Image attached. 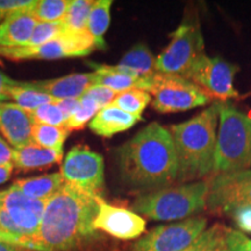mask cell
Segmentation results:
<instances>
[{"label": "cell", "instance_id": "cell-11", "mask_svg": "<svg viewBox=\"0 0 251 251\" xmlns=\"http://www.w3.org/2000/svg\"><path fill=\"white\" fill-rule=\"evenodd\" d=\"M65 183L76 185L93 197H101L105 187V163L101 155L87 147L76 146L67 153L61 166Z\"/></svg>", "mask_w": 251, "mask_h": 251}, {"label": "cell", "instance_id": "cell-3", "mask_svg": "<svg viewBox=\"0 0 251 251\" xmlns=\"http://www.w3.org/2000/svg\"><path fill=\"white\" fill-rule=\"evenodd\" d=\"M218 126L219 101H214L190 120L169 128L177 156V183H192L214 172Z\"/></svg>", "mask_w": 251, "mask_h": 251}, {"label": "cell", "instance_id": "cell-42", "mask_svg": "<svg viewBox=\"0 0 251 251\" xmlns=\"http://www.w3.org/2000/svg\"><path fill=\"white\" fill-rule=\"evenodd\" d=\"M13 165L1 166L0 165V184H4L11 178L12 172H13Z\"/></svg>", "mask_w": 251, "mask_h": 251}, {"label": "cell", "instance_id": "cell-37", "mask_svg": "<svg viewBox=\"0 0 251 251\" xmlns=\"http://www.w3.org/2000/svg\"><path fill=\"white\" fill-rule=\"evenodd\" d=\"M0 241H1V242L20 247V248H23V249L37 251V247L33 240H29V238H25L21 236H17V235L8 234V233H6V231L1 230V229H0Z\"/></svg>", "mask_w": 251, "mask_h": 251}, {"label": "cell", "instance_id": "cell-6", "mask_svg": "<svg viewBox=\"0 0 251 251\" xmlns=\"http://www.w3.org/2000/svg\"><path fill=\"white\" fill-rule=\"evenodd\" d=\"M169 46L156 57V71L184 77L198 59L205 55V40L197 19L186 20L170 35Z\"/></svg>", "mask_w": 251, "mask_h": 251}, {"label": "cell", "instance_id": "cell-43", "mask_svg": "<svg viewBox=\"0 0 251 251\" xmlns=\"http://www.w3.org/2000/svg\"><path fill=\"white\" fill-rule=\"evenodd\" d=\"M0 251H25L23 248L13 246V244L5 243L0 241Z\"/></svg>", "mask_w": 251, "mask_h": 251}, {"label": "cell", "instance_id": "cell-12", "mask_svg": "<svg viewBox=\"0 0 251 251\" xmlns=\"http://www.w3.org/2000/svg\"><path fill=\"white\" fill-rule=\"evenodd\" d=\"M209 183L207 208L230 214L251 206V169L216 174Z\"/></svg>", "mask_w": 251, "mask_h": 251}, {"label": "cell", "instance_id": "cell-18", "mask_svg": "<svg viewBox=\"0 0 251 251\" xmlns=\"http://www.w3.org/2000/svg\"><path fill=\"white\" fill-rule=\"evenodd\" d=\"M112 70L136 78H151L157 74L156 58L144 43H137L120 59Z\"/></svg>", "mask_w": 251, "mask_h": 251}, {"label": "cell", "instance_id": "cell-27", "mask_svg": "<svg viewBox=\"0 0 251 251\" xmlns=\"http://www.w3.org/2000/svg\"><path fill=\"white\" fill-rule=\"evenodd\" d=\"M93 4L94 1L92 0H71L67 14L61 20L65 31H72V33L86 31L87 20Z\"/></svg>", "mask_w": 251, "mask_h": 251}, {"label": "cell", "instance_id": "cell-2", "mask_svg": "<svg viewBox=\"0 0 251 251\" xmlns=\"http://www.w3.org/2000/svg\"><path fill=\"white\" fill-rule=\"evenodd\" d=\"M117 157L121 179L129 187L149 192L177 183L174 140L158 122L137 131L117 150Z\"/></svg>", "mask_w": 251, "mask_h": 251}, {"label": "cell", "instance_id": "cell-22", "mask_svg": "<svg viewBox=\"0 0 251 251\" xmlns=\"http://www.w3.org/2000/svg\"><path fill=\"white\" fill-rule=\"evenodd\" d=\"M65 181L61 172L42 175L39 177L21 178L12 184L11 187L20 191L25 196L36 200H48L63 186Z\"/></svg>", "mask_w": 251, "mask_h": 251}, {"label": "cell", "instance_id": "cell-44", "mask_svg": "<svg viewBox=\"0 0 251 251\" xmlns=\"http://www.w3.org/2000/svg\"><path fill=\"white\" fill-rule=\"evenodd\" d=\"M111 251H119V250H118V249H115V248H114V249H112Z\"/></svg>", "mask_w": 251, "mask_h": 251}, {"label": "cell", "instance_id": "cell-41", "mask_svg": "<svg viewBox=\"0 0 251 251\" xmlns=\"http://www.w3.org/2000/svg\"><path fill=\"white\" fill-rule=\"evenodd\" d=\"M0 165H13V148L0 136Z\"/></svg>", "mask_w": 251, "mask_h": 251}, {"label": "cell", "instance_id": "cell-21", "mask_svg": "<svg viewBox=\"0 0 251 251\" xmlns=\"http://www.w3.org/2000/svg\"><path fill=\"white\" fill-rule=\"evenodd\" d=\"M90 67L93 68L96 72V79H94V85H100L108 87L115 92L121 93L125 91L139 89L149 92L150 87L152 85L153 77L151 78H136L128 75L120 74L112 70L109 65L103 64H94L90 63Z\"/></svg>", "mask_w": 251, "mask_h": 251}, {"label": "cell", "instance_id": "cell-28", "mask_svg": "<svg viewBox=\"0 0 251 251\" xmlns=\"http://www.w3.org/2000/svg\"><path fill=\"white\" fill-rule=\"evenodd\" d=\"M9 98L13 100L15 105L21 107L28 113L35 111L40 106L54 102L55 98L33 89H26L23 86H14L8 90Z\"/></svg>", "mask_w": 251, "mask_h": 251}, {"label": "cell", "instance_id": "cell-26", "mask_svg": "<svg viewBox=\"0 0 251 251\" xmlns=\"http://www.w3.org/2000/svg\"><path fill=\"white\" fill-rule=\"evenodd\" d=\"M150 101H151L150 93L143 90L133 89L119 93L112 101L111 106H114L141 120L142 113Z\"/></svg>", "mask_w": 251, "mask_h": 251}, {"label": "cell", "instance_id": "cell-23", "mask_svg": "<svg viewBox=\"0 0 251 251\" xmlns=\"http://www.w3.org/2000/svg\"><path fill=\"white\" fill-rule=\"evenodd\" d=\"M112 0H97L91 8L86 31L96 41L97 48L105 49V34L111 24Z\"/></svg>", "mask_w": 251, "mask_h": 251}, {"label": "cell", "instance_id": "cell-35", "mask_svg": "<svg viewBox=\"0 0 251 251\" xmlns=\"http://www.w3.org/2000/svg\"><path fill=\"white\" fill-rule=\"evenodd\" d=\"M227 242L230 251H251V238L240 230L228 229Z\"/></svg>", "mask_w": 251, "mask_h": 251}, {"label": "cell", "instance_id": "cell-7", "mask_svg": "<svg viewBox=\"0 0 251 251\" xmlns=\"http://www.w3.org/2000/svg\"><path fill=\"white\" fill-rule=\"evenodd\" d=\"M151 105L159 113H175L211 103L212 100L192 81L181 76L155 75L149 92Z\"/></svg>", "mask_w": 251, "mask_h": 251}, {"label": "cell", "instance_id": "cell-17", "mask_svg": "<svg viewBox=\"0 0 251 251\" xmlns=\"http://www.w3.org/2000/svg\"><path fill=\"white\" fill-rule=\"evenodd\" d=\"M33 7L19 11L0 24V47L4 48L27 47L34 28L39 23L31 13Z\"/></svg>", "mask_w": 251, "mask_h": 251}, {"label": "cell", "instance_id": "cell-31", "mask_svg": "<svg viewBox=\"0 0 251 251\" xmlns=\"http://www.w3.org/2000/svg\"><path fill=\"white\" fill-rule=\"evenodd\" d=\"M29 115L33 125L40 124L65 127V124H67V118H65L64 113L56 105L55 101L40 106L35 111L29 112Z\"/></svg>", "mask_w": 251, "mask_h": 251}, {"label": "cell", "instance_id": "cell-40", "mask_svg": "<svg viewBox=\"0 0 251 251\" xmlns=\"http://www.w3.org/2000/svg\"><path fill=\"white\" fill-rule=\"evenodd\" d=\"M14 86H19V81L12 79L0 71V102H6L8 99H11L8 90Z\"/></svg>", "mask_w": 251, "mask_h": 251}, {"label": "cell", "instance_id": "cell-19", "mask_svg": "<svg viewBox=\"0 0 251 251\" xmlns=\"http://www.w3.org/2000/svg\"><path fill=\"white\" fill-rule=\"evenodd\" d=\"M140 119L128 114L114 106H106L90 121V129L102 137H112L115 134L130 129Z\"/></svg>", "mask_w": 251, "mask_h": 251}, {"label": "cell", "instance_id": "cell-45", "mask_svg": "<svg viewBox=\"0 0 251 251\" xmlns=\"http://www.w3.org/2000/svg\"><path fill=\"white\" fill-rule=\"evenodd\" d=\"M0 65H2V62H1V59H0Z\"/></svg>", "mask_w": 251, "mask_h": 251}, {"label": "cell", "instance_id": "cell-10", "mask_svg": "<svg viewBox=\"0 0 251 251\" xmlns=\"http://www.w3.org/2000/svg\"><path fill=\"white\" fill-rule=\"evenodd\" d=\"M207 229V219L192 216L151 229L130 247V251H183Z\"/></svg>", "mask_w": 251, "mask_h": 251}, {"label": "cell", "instance_id": "cell-14", "mask_svg": "<svg viewBox=\"0 0 251 251\" xmlns=\"http://www.w3.org/2000/svg\"><path fill=\"white\" fill-rule=\"evenodd\" d=\"M47 200L31 199L9 187L0 191V206L11 216L25 237L34 241L39 231Z\"/></svg>", "mask_w": 251, "mask_h": 251}, {"label": "cell", "instance_id": "cell-32", "mask_svg": "<svg viewBox=\"0 0 251 251\" xmlns=\"http://www.w3.org/2000/svg\"><path fill=\"white\" fill-rule=\"evenodd\" d=\"M65 29L62 21H55V23H41V21H39L35 28H34V31L31 34V37L27 47H36L43 45V43L49 42V41L62 35Z\"/></svg>", "mask_w": 251, "mask_h": 251}, {"label": "cell", "instance_id": "cell-15", "mask_svg": "<svg viewBox=\"0 0 251 251\" xmlns=\"http://www.w3.org/2000/svg\"><path fill=\"white\" fill-rule=\"evenodd\" d=\"M94 79H96V72H86V74H71L55 79L19 81V86L39 91L55 99H79L85 94L89 87L94 85Z\"/></svg>", "mask_w": 251, "mask_h": 251}, {"label": "cell", "instance_id": "cell-8", "mask_svg": "<svg viewBox=\"0 0 251 251\" xmlns=\"http://www.w3.org/2000/svg\"><path fill=\"white\" fill-rule=\"evenodd\" d=\"M97 48L96 41L87 31L72 33L64 31L62 35L36 47H18L4 48L0 47V57L12 61H31V59H51L83 57L90 55Z\"/></svg>", "mask_w": 251, "mask_h": 251}, {"label": "cell", "instance_id": "cell-4", "mask_svg": "<svg viewBox=\"0 0 251 251\" xmlns=\"http://www.w3.org/2000/svg\"><path fill=\"white\" fill-rule=\"evenodd\" d=\"M208 181H192L140 194L131 211L155 221H175L192 218L207 208Z\"/></svg>", "mask_w": 251, "mask_h": 251}, {"label": "cell", "instance_id": "cell-5", "mask_svg": "<svg viewBox=\"0 0 251 251\" xmlns=\"http://www.w3.org/2000/svg\"><path fill=\"white\" fill-rule=\"evenodd\" d=\"M251 169V117L231 102L219 101L214 172Z\"/></svg>", "mask_w": 251, "mask_h": 251}, {"label": "cell", "instance_id": "cell-29", "mask_svg": "<svg viewBox=\"0 0 251 251\" xmlns=\"http://www.w3.org/2000/svg\"><path fill=\"white\" fill-rule=\"evenodd\" d=\"M71 0H36L31 13L41 23L61 21L67 14Z\"/></svg>", "mask_w": 251, "mask_h": 251}, {"label": "cell", "instance_id": "cell-20", "mask_svg": "<svg viewBox=\"0 0 251 251\" xmlns=\"http://www.w3.org/2000/svg\"><path fill=\"white\" fill-rule=\"evenodd\" d=\"M63 155V149H46L30 143L13 148V166L21 171L36 170L62 162Z\"/></svg>", "mask_w": 251, "mask_h": 251}, {"label": "cell", "instance_id": "cell-9", "mask_svg": "<svg viewBox=\"0 0 251 251\" xmlns=\"http://www.w3.org/2000/svg\"><path fill=\"white\" fill-rule=\"evenodd\" d=\"M237 70L233 63L205 54L194 63L184 78L192 81L211 100L225 102L240 97L234 85Z\"/></svg>", "mask_w": 251, "mask_h": 251}, {"label": "cell", "instance_id": "cell-1", "mask_svg": "<svg viewBox=\"0 0 251 251\" xmlns=\"http://www.w3.org/2000/svg\"><path fill=\"white\" fill-rule=\"evenodd\" d=\"M76 185L64 183L47 200L39 231L37 251H75L99 236L93 228L98 199Z\"/></svg>", "mask_w": 251, "mask_h": 251}, {"label": "cell", "instance_id": "cell-25", "mask_svg": "<svg viewBox=\"0 0 251 251\" xmlns=\"http://www.w3.org/2000/svg\"><path fill=\"white\" fill-rule=\"evenodd\" d=\"M69 131L65 127L34 124L31 128V142L41 148L63 149Z\"/></svg>", "mask_w": 251, "mask_h": 251}, {"label": "cell", "instance_id": "cell-34", "mask_svg": "<svg viewBox=\"0 0 251 251\" xmlns=\"http://www.w3.org/2000/svg\"><path fill=\"white\" fill-rule=\"evenodd\" d=\"M36 0H0V24L19 11L33 7Z\"/></svg>", "mask_w": 251, "mask_h": 251}, {"label": "cell", "instance_id": "cell-16", "mask_svg": "<svg viewBox=\"0 0 251 251\" xmlns=\"http://www.w3.org/2000/svg\"><path fill=\"white\" fill-rule=\"evenodd\" d=\"M31 121L29 113L11 102H0V133L12 148H21L31 142Z\"/></svg>", "mask_w": 251, "mask_h": 251}, {"label": "cell", "instance_id": "cell-30", "mask_svg": "<svg viewBox=\"0 0 251 251\" xmlns=\"http://www.w3.org/2000/svg\"><path fill=\"white\" fill-rule=\"evenodd\" d=\"M100 111L99 105L90 97L83 96L80 98L79 106L77 111L74 113V115L69 119L65 124V128L70 130H79L85 127L87 122L92 120L94 115Z\"/></svg>", "mask_w": 251, "mask_h": 251}, {"label": "cell", "instance_id": "cell-38", "mask_svg": "<svg viewBox=\"0 0 251 251\" xmlns=\"http://www.w3.org/2000/svg\"><path fill=\"white\" fill-rule=\"evenodd\" d=\"M0 229L6 231V233H8V234L25 237L23 233H21L20 229L18 228V226L14 224L13 220L11 219V216H9L7 213L4 211V208H2L1 206H0ZM25 238H27V237H25Z\"/></svg>", "mask_w": 251, "mask_h": 251}, {"label": "cell", "instance_id": "cell-33", "mask_svg": "<svg viewBox=\"0 0 251 251\" xmlns=\"http://www.w3.org/2000/svg\"><path fill=\"white\" fill-rule=\"evenodd\" d=\"M118 92L113 91L108 87L100 86V85H92L89 87V90L86 91L84 96L90 97L92 98L94 101L99 105L100 109L106 107V106H109L112 103L113 100L115 99V97L118 96Z\"/></svg>", "mask_w": 251, "mask_h": 251}, {"label": "cell", "instance_id": "cell-36", "mask_svg": "<svg viewBox=\"0 0 251 251\" xmlns=\"http://www.w3.org/2000/svg\"><path fill=\"white\" fill-rule=\"evenodd\" d=\"M229 215L233 216L235 224L240 229V231L251 234V206L235 209Z\"/></svg>", "mask_w": 251, "mask_h": 251}, {"label": "cell", "instance_id": "cell-13", "mask_svg": "<svg viewBox=\"0 0 251 251\" xmlns=\"http://www.w3.org/2000/svg\"><path fill=\"white\" fill-rule=\"evenodd\" d=\"M93 228L118 240L129 241L142 236L146 231V221L131 209L109 205L102 198H99Z\"/></svg>", "mask_w": 251, "mask_h": 251}, {"label": "cell", "instance_id": "cell-39", "mask_svg": "<svg viewBox=\"0 0 251 251\" xmlns=\"http://www.w3.org/2000/svg\"><path fill=\"white\" fill-rule=\"evenodd\" d=\"M79 101H80V98L79 99L67 98V99H56L55 100L56 105L61 108V111L63 113H64L65 118H67V121L72 117V115H74V113L77 111L78 106H79Z\"/></svg>", "mask_w": 251, "mask_h": 251}, {"label": "cell", "instance_id": "cell-24", "mask_svg": "<svg viewBox=\"0 0 251 251\" xmlns=\"http://www.w3.org/2000/svg\"><path fill=\"white\" fill-rule=\"evenodd\" d=\"M228 229L224 225H213L183 251H230L227 242Z\"/></svg>", "mask_w": 251, "mask_h": 251}]
</instances>
